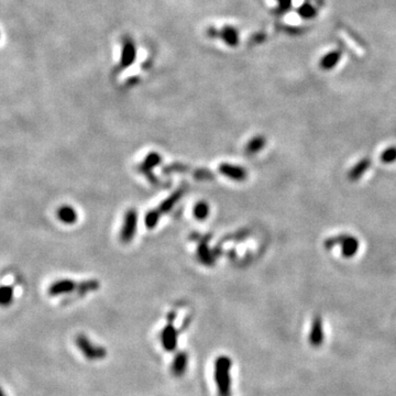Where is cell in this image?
Returning <instances> with one entry per match:
<instances>
[{"label":"cell","instance_id":"obj_1","mask_svg":"<svg viewBox=\"0 0 396 396\" xmlns=\"http://www.w3.org/2000/svg\"><path fill=\"white\" fill-rule=\"evenodd\" d=\"M231 366L229 357L220 356L215 361V382L218 396H231Z\"/></svg>","mask_w":396,"mask_h":396},{"label":"cell","instance_id":"obj_13","mask_svg":"<svg viewBox=\"0 0 396 396\" xmlns=\"http://www.w3.org/2000/svg\"><path fill=\"white\" fill-rule=\"evenodd\" d=\"M14 287L10 285H1L0 286V306L6 307V306L11 305L14 301Z\"/></svg>","mask_w":396,"mask_h":396},{"label":"cell","instance_id":"obj_9","mask_svg":"<svg viewBox=\"0 0 396 396\" xmlns=\"http://www.w3.org/2000/svg\"><path fill=\"white\" fill-rule=\"evenodd\" d=\"M77 213L72 206H62L58 209V218L65 224H73L77 222Z\"/></svg>","mask_w":396,"mask_h":396},{"label":"cell","instance_id":"obj_19","mask_svg":"<svg viewBox=\"0 0 396 396\" xmlns=\"http://www.w3.org/2000/svg\"><path fill=\"white\" fill-rule=\"evenodd\" d=\"M195 215L196 217L198 218H205L208 215V206L206 204H199V205L196 206L195 208Z\"/></svg>","mask_w":396,"mask_h":396},{"label":"cell","instance_id":"obj_6","mask_svg":"<svg viewBox=\"0 0 396 396\" xmlns=\"http://www.w3.org/2000/svg\"><path fill=\"white\" fill-rule=\"evenodd\" d=\"M136 227H137V215L134 213V210H129L128 214L126 215L125 218V224L122 227V232H121V239L124 240L125 242H128L132 239V237L136 232Z\"/></svg>","mask_w":396,"mask_h":396},{"label":"cell","instance_id":"obj_17","mask_svg":"<svg viewBox=\"0 0 396 396\" xmlns=\"http://www.w3.org/2000/svg\"><path fill=\"white\" fill-rule=\"evenodd\" d=\"M381 160L383 163H393L396 161V146H391L384 150V152L381 154Z\"/></svg>","mask_w":396,"mask_h":396},{"label":"cell","instance_id":"obj_16","mask_svg":"<svg viewBox=\"0 0 396 396\" xmlns=\"http://www.w3.org/2000/svg\"><path fill=\"white\" fill-rule=\"evenodd\" d=\"M297 12H299V15L304 19H313L314 17H316L317 15V10L315 9V7L312 6L308 2L303 3V5L299 8Z\"/></svg>","mask_w":396,"mask_h":396},{"label":"cell","instance_id":"obj_11","mask_svg":"<svg viewBox=\"0 0 396 396\" xmlns=\"http://www.w3.org/2000/svg\"><path fill=\"white\" fill-rule=\"evenodd\" d=\"M134 58H136V48H134L131 41H126L124 50H122V58L121 64L122 66H129L130 64L133 63Z\"/></svg>","mask_w":396,"mask_h":396},{"label":"cell","instance_id":"obj_10","mask_svg":"<svg viewBox=\"0 0 396 396\" xmlns=\"http://www.w3.org/2000/svg\"><path fill=\"white\" fill-rule=\"evenodd\" d=\"M341 59V52L340 51H332L322 56L320 60V67L325 71H329L333 69L334 66H337L339 61Z\"/></svg>","mask_w":396,"mask_h":396},{"label":"cell","instance_id":"obj_5","mask_svg":"<svg viewBox=\"0 0 396 396\" xmlns=\"http://www.w3.org/2000/svg\"><path fill=\"white\" fill-rule=\"evenodd\" d=\"M79 285L75 283V281L68 280V279H62L58 280L50 285V287L48 289V295L52 297L64 295V294H69L73 293L77 289Z\"/></svg>","mask_w":396,"mask_h":396},{"label":"cell","instance_id":"obj_20","mask_svg":"<svg viewBox=\"0 0 396 396\" xmlns=\"http://www.w3.org/2000/svg\"><path fill=\"white\" fill-rule=\"evenodd\" d=\"M292 6V0H279V8L281 11H286Z\"/></svg>","mask_w":396,"mask_h":396},{"label":"cell","instance_id":"obj_15","mask_svg":"<svg viewBox=\"0 0 396 396\" xmlns=\"http://www.w3.org/2000/svg\"><path fill=\"white\" fill-rule=\"evenodd\" d=\"M219 34L228 43V46L235 47L237 46V43H238L239 41L237 31L235 29H232V28H224L222 32H219Z\"/></svg>","mask_w":396,"mask_h":396},{"label":"cell","instance_id":"obj_4","mask_svg":"<svg viewBox=\"0 0 396 396\" xmlns=\"http://www.w3.org/2000/svg\"><path fill=\"white\" fill-rule=\"evenodd\" d=\"M169 325H166L161 333V342L163 348L172 352L177 347V330L173 326V317H169Z\"/></svg>","mask_w":396,"mask_h":396},{"label":"cell","instance_id":"obj_12","mask_svg":"<svg viewBox=\"0 0 396 396\" xmlns=\"http://www.w3.org/2000/svg\"><path fill=\"white\" fill-rule=\"evenodd\" d=\"M220 171H222L224 175H227L228 177L238 179V181H241V179L246 177V172H244V170L239 166L237 167L234 165L223 164L220 166Z\"/></svg>","mask_w":396,"mask_h":396},{"label":"cell","instance_id":"obj_3","mask_svg":"<svg viewBox=\"0 0 396 396\" xmlns=\"http://www.w3.org/2000/svg\"><path fill=\"white\" fill-rule=\"evenodd\" d=\"M76 347L80 350L83 356L91 361H98L103 360L107 357V350L104 347L94 345V342L91 339L87 338L84 333L79 334L75 338Z\"/></svg>","mask_w":396,"mask_h":396},{"label":"cell","instance_id":"obj_18","mask_svg":"<svg viewBox=\"0 0 396 396\" xmlns=\"http://www.w3.org/2000/svg\"><path fill=\"white\" fill-rule=\"evenodd\" d=\"M264 144H265V140L263 138H255L254 140H252L251 143L249 144L248 149L250 152H256V151H259Z\"/></svg>","mask_w":396,"mask_h":396},{"label":"cell","instance_id":"obj_8","mask_svg":"<svg viewBox=\"0 0 396 396\" xmlns=\"http://www.w3.org/2000/svg\"><path fill=\"white\" fill-rule=\"evenodd\" d=\"M370 165H371V161L369 160V158H362L361 161H359L357 164L349 171L348 178L352 182L358 181V179H360L363 176V174H364L366 171L369 170Z\"/></svg>","mask_w":396,"mask_h":396},{"label":"cell","instance_id":"obj_21","mask_svg":"<svg viewBox=\"0 0 396 396\" xmlns=\"http://www.w3.org/2000/svg\"><path fill=\"white\" fill-rule=\"evenodd\" d=\"M0 396H7V395H6V393H5V391L2 390V387H1V386H0Z\"/></svg>","mask_w":396,"mask_h":396},{"label":"cell","instance_id":"obj_14","mask_svg":"<svg viewBox=\"0 0 396 396\" xmlns=\"http://www.w3.org/2000/svg\"><path fill=\"white\" fill-rule=\"evenodd\" d=\"M310 342L314 346L320 345V342L322 340V327H321V320L319 317L315 318V320L313 322V327L312 332H310Z\"/></svg>","mask_w":396,"mask_h":396},{"label":"cell","instance_id":"obj_2","mask_svg":"<svg viewBox=\"0 0 396 396\" xmlns=\"http://www.w3.org/2000/svg\"><path fill=\"white\" fill-rule=\"evenodd\" d=\"M337 244H340L341 254L346 259L353 258L357 254L359 247H360L359 240L356 237L350 235H339L336 237H330V238L326 239L324 242V246L327 250H330V249H333Z\"/></svg>","mask_w":396,"mask_h":396},{"label":"cell","instance_id":"obj_7","mask_svg":"<svg viewBox=\"0 0 396 396\" xmlns=\"http://www.w3.org/2000/svg\"><path fill=\"white\" fill-rule=\"evenodd\" d=\"M187 365H189V353L186 351H179L175 354L172 362V373L174 377H182L186 372Z\"/></svg>","mask_w":396,"mask_h":396}]
</instances>
